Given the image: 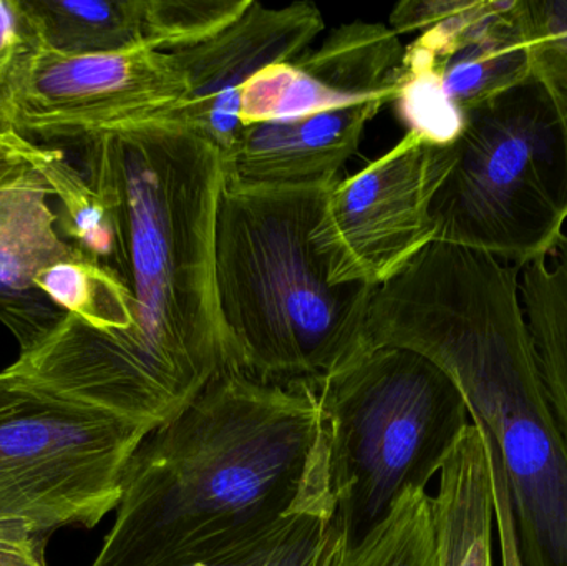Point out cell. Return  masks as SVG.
Masks as SVG:
<instances>
[{"label":"cell","mask_w":567,"mask_h":566,"mask_svg":"<svg viewBox=\"0 0 567 566\" xmlns=\"http://www.w3.org/2000/svg\"><path fill=\"white\" fill-rule=\"evenodd\" d=\"M76 152L115 223V271L135 305L128 338L96 332L100 369L116 414L158 429L238 372L216 285L223 152L172 119Z\"/></svg>","instance_id":"1"},{"label":"cell","mask_w":567,"mask_h":566,"mask_svg":"<svg viewBox=\"0 0 567 566\" xmlns=\"http://www.w3.org/2000/svg\"><path fill=\"white\" fill-rule=\"evenodd\" d=\"M297 514L329 522L317 394L225 372L133 455L92 566H186Z\"/></svg>","instance_id":"2"},{"label":"cell","mask_w":567,"mask_h":566,"mask_svg":"<svg viewBox=\"0 0 567 566\" xmlns=\"http://www.w3.org/2000/svg\"><path fill=\"white\" fill-rule=\"evenodd\" d=\"M516 266L433 241L373 289L367 341L439 366L502 457L523 566H567V439L543 381Z\"/></svg>","instance_id":"3"},{"label":"cell","mask_w":567,"mask_h":566,"mask_svg":"<svg viewBox=\"0 0 567 566\" xmlns=\"http://www.w3.org/2000/svg\"><path fill=\"white\" fill-rule=\"evenodd\" d=\"M330 188L223 189L216 285L238 372L319 392L369 351L373 289L332 286L310 235Z\"/></svg>","instance_id":"4"},{"label":"cell","mask_w":567,"mask_h":566,"mask_svg":"<svg viewBox=\"0 0 567 566\" xmlns=\"http://www.w3.org/2000/svg\"><path fill=\"white\" fill-rule=\"evenodd\" d=\"M327 527L362 544L410 491L426 492L472 425L455 382L429 359L373 348L317 392Z\"/></svg>","instance_id":"5"},{"label":"cell","mask_w":567,"mask_h":566,"mask_svg":"<svg viewBox=\"0 0 567 566\" xmlns=\"http://www.w3.org/2000/svg\"><path fill=\"white\" fill-rule=\"evenodd\" d=\"M453 165L430 205L435 241L516 268L565 236L567 140L543 83L525 80L466 113Z\"/></svg>","instance_id":"6"},{"label":"cell","mask_w":567,"mask_h":566,"mask_svg":"<svg viewBox=\"0 0 567 566\" xmlns=\"http://www.w3.org/2000/svg\"><path fill=\"white\" fill-rule=\"evenodd\" d=\"M155 429L0 372V517L37 537L92 531L122 501L133 455Z\"/></svg>","instance_id":"7"},{"label":"cell","mask_w":567,"mask_h":566,"mask_svg":"<svg viewBox=\"0 0 567 566\" xmlns=\"http://www.w3.org/2000/svg\"><path fill=\"white\" fill-rule=\"evenodd\" d=\"M452 165V145L406 132L389 152L340 178L310 235L330 285L379 288L435 241L430 205Z\"/></svg>","instance_id":"8"},{"label":"cell","mask_w":567,"mask_h":566,"mask_svg":"<svg viewBox=\"0 0 567 566\" xmlns=\"http://www.w3.org/2000/svg\"><path fill=\"white\" fill-rule=\"evenodd\" d=\"M188 93L169 53L148 47L95 55L45 49L13 113L17 135L45 148L123 135L168 119Z\"/></svg>","instance_id":"9"},{"label":"cell","mask_w":567,"mask_h":566,"mask_svg":"<svg viewBox=\"0 0 567 566\" xmlns=\"http://www.w3.org/2000/svg\"><path fill=\"white\" fill-rule=\"evenodd\" d=\"M323 29L322 12L313 3L251 2L241 17L205 42L168 52L188 83V93L168 119L228 152L245 130L243 86L266 66L299 59Z\"/></svg>","instance_id":"10"},{"label":"cell","mask_w":567,"mask_h":566,"mask_svg":"<svg viewBox=\"0 0 567 566\" xmlns=\"http://www.w3.org/2000/svg\"><path fill=\"white\" fill-rule=\"evenodd\" d=\"M403 66L429 70L466 116L532 79L528 0H450L446 12L405 47Z\"/></svg>","instance_id":"11"},{"label":"cell","mask_w":567,"mask_h":566,"mask_svg":"<svg viewBox=\"0 0 567 566\" xmlns=\"http://www.w3.org/2000/svg\"><path fill=\"white\" fill-rule=\"evenodd\" d=\"M37 155L0 178V325L20 352L42 341L66 316L37 288L35 279L79 251L59 235V215L49 203L52 189L37 168Z\"/></svg>","instance_id":"12"},{"label":"cell","mask_w":567,"mask_h":566,"mask_svg":"<svg viewBox=\"0 0 567 566\" xmlns=\"http://www.w3.org/2000/svg\"><path fill=\"white\" fill-rule=\"evenodd\" d=\"M383 105L359 103L246 126L235 145L223 153L226 188H332Z\"/></svg>","instance_id":"13"},{"label":"cell","mask_w":567,"mask_h":566,"mask_svg":"<svg viewBox=\"0 0 567 566\" xmlns=\"http://www.w3.org/2000/svg\"><path fill=\"white\" fill-rule=\"evenodd\" d=\"M433 514L439 566H493L495 491L485 434L473 422L440 471Z\"/></svg>","instance_id":"14"},{"label":"cell","mask_w":567,"mask_h":566,"mask_svg":"<svg viewBox=\"0 0 567 566\" xmlns=\"http://www.w3.org/2000/svg\"><path fill=\"white\" fill-rule=\"evenodd\" d=\"M405 47L390 25L343 23L293 60L307 75L347 102H395Z\"/></svg>","instance_id":"15"},{"label":"cell","mask_w":567,"mask_h":566,"mask_svg":"<svg viewBox=\"0 0 567 566\" xmlns=\"http://www.w3.org/2000/svg\"><path fill=\"white\" fill-rule=\"evenodd\" d=\"M45 47L63 55L145 45L143 0H23Z\"/></svg>","instance_id":"16"},{"label":"cell","mask_w":567,"mask_h":566,"mask_svg":"<svg viewBox=\"0 0 567 566\" xmlns=\"http://www.w3.org/2000/svg\"><path fill=\"white\" fill-rule=\"evenodd\" d=\"M519 282L543 381L567 439V236L526 266Z\"/></svg>","instance_id":"17"},{"label":"cell","mask_w":567,"mask_h":566,"mask_svg":"<svg viewBox=\"0 0 567 566\" xmlns=\"http://www.w3.org/2000/svg\"><path fill=\"white\" fill-rule=\"evenodd\" d=\"M35 285L63 312L93 328L123 338L135 329V305L122 276L80 251L40 272Z\"/></svg>","instance_id":"18"},{"label":"cell","mask_w":567,"mask_h":566,"mask_svg":"<svg viewBox=\"0 0 567 566\" xmlns=\"http://www.w3.org/2000/svg\"><path fill=\"white\" fill-rule=\"evenodd\" d=\"M35 165L62 206L59 223L70 245L86 258L115 269L118 256L115 223L82 169L66 159L62 150L45 146H40Z\"/></svg>","instance_id":"19"},{"label":"cell","mask_w":567,"mask_h":566,"mask_svg":"<svg viewBox=\"0 0 567 566\" xmlns=\"http://www.w3.org/2000/svg\"><path fill=\"white\" fill-rule=\"evenodd\" d=\"M349 105L352 103L320 85L296 63H276L256 73L243 86L241 123L246 128Z\"/></svg>","instance_id":"20"},{"label":"cell","mask_w":567,"mask_h":566,"mask_svg":"<svg viewBox=\"0 0 567 566\" xmlns=\"http://www.w3.org/2000/svg\"><path fill=\"white\" fill-rule=\"evenodd\" d=\"M252 0H143L145 45L175 52L198 45L235 22Z\"/></svg>","instance_id":"21"},{"label":"cell","mask_w":567,"mask_h":566,"mask_svg":"<svg viewBox=\"0 0 567 566\" xmlns=\"http://www.w3.org/2000/svg\"><path fill=\"white\" fill-rule=\"evenodd\" d=\"M23 0H0V132L16 133L13 113L37 60L45 50Z\"/></svg>","instance_id":"22"},{"label":"cell","mask_w":567,"mask_h":566,"mask_svg":"<svg viewBox=\"0 0 567 566\" xmlns=\"http://www.w3.org/2000/svg\"><path fill=\"white\" fill-rule=\"evenodd\" d=\"M326 518L297 514L255 541L186 566H312Z\"/></svg>","instance_id":"23"},{"label":"cell","mask_w":567,"mask_h":566,"mask_svg":"<svg viewBox=\"0 0 567 566\" xmlns=\"http://www.w3.org/2000/svg\"><path fill=\"white\" fill-rule=\"evenodd\" d=\"M533 75L551 96L567 140V0H528Z\"/></svg>","instance_id":"24"},{"label":"cell","mask_w":567,"mask_h":566,"mask_svg":"<svg viewBox=\"0 0 567 566\" xmlns=\"http://www.w3.org/2000/svg\"><path fill=\"white\" fill-rule=\"evenodd\" d=\"M495 491L496 531L502 545L503 566H523L516 547L515 527H513L512 504H509L508 487L505 478L496 475L493 481Z\"/></svg>","instance_id":"25"}]
</instances>
